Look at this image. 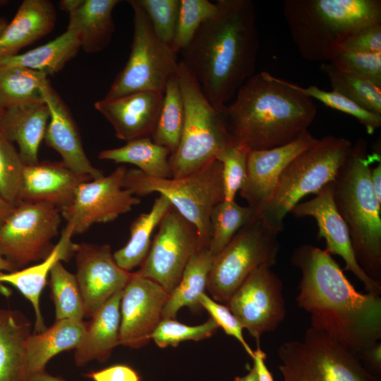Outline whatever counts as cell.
I'll return each mask as SVG.
<instances>
[{"label":"cell","mask_w":381,"mask_h":381,"mask_svg":"<svg viewBox=\"0 0 381 381\" xmlns=\"http://www.w3.org/2000/svg\"><path fill=\"white\" fill-rule=\"evenodd\" d=\"M14 205L6 201L0 194V227L14 208Z\"/></svg>","instance_id":"db71d44e"},{"label":"cell","mask_w":381,"mask_h":381,"mask_svg":"<svg viewBox=\"0 0 381 381\" xmlns=\"http://www.w3.org/2000/svg\"><path fill=\"white\" fill-rule=\"evenodd\" d=\"M122 291L111 297L86 322L84 339L75 349L74 361L83 367L92 361L105 363L120 344V303Z\"/></svg>","instance_id":"484cf974"},{"label":"cell","mask_w":381,"mask_h":381,"mask_svg":"<svg viewBox=\"0 0 381 381\" xmlns=\"http://www.w3.org/2000/svg\"><path fill=\"white\" fill-rule=\"evenodd\" d=\"M31 326L20 311L0 308V381H25Z\"/></svg>","instance_id":"83f0119b"},{"label":"cell","mask_w":381,"mask_h":381,"mask_svg":"<svg viewBox=\"0 0 381 381\" xmlns=\"http://www.w3.org/2000/svg\"><path fill=\"white\" fill-rule=\"evenodd\" d=\"M198 300L201 308H203L209 313L210 318L215 321L218 327H221L227 335L235 338L251 358L253 350L244 339L243 334V328L228 307L214 301L205 293L201 294Z\"/></svg>","instance_id":"bcb514c9"},{"label":"cell","mask_w":381,"mask_h":381,"mask_svg":"<svg viewBox=\"0 0 381 381\" xmlns=\"http://www.w3.org/2000/svg\"><path fill=\"white\" fill-rule=\"evenodd\" d=\"M86 322L56 320L40 333H32L26 344L27 375L45 370L47 363L58 353L77 349L82 343Z\"/></svg>","instance_id":"f1b7e54d"},{"label":"cell","mask_w":381,"mask_h":381,"mask_svg":"<svg viewBox=\"0 0 381 381\" xmlns=\"http://www.w3.org/2000/svg\"><path fill=\"white\" fill-rule=\"evenodd\" d=\"M219 111L232 144L249 152L286 145L308 131L317 106L290 82L262 71Z\"/></svg>","instance_id":"3957f363"},{"label":"cell","mask_w":381,"mask_h":381,"mask_svg":"<svg viewBox=\"0 0 381 381\" xmlns=\"http://www.w3.org/2000/svg\"><path fill=\"white\" fill-rule=\"evenodd\" d=\"M352 147L344 138L330 135L318 139L286 166L273 198L258 216L278 235L284 229L285 217L303 198L316 195L334 180Z\"/></svg>","instance_id":"8992f818"},{"label":"cell","mask_w":381,"mask_h":381,"mask_svg":"<svg viewBox=\"0 0 381 381\" xmlns=\"http://www.w3.org/2000/svg\"><path fill=\"white\" fill-rule=\"evenodd\" d=\"M283 284L262 266L253 271L225 303L257 345L262 334L277 329L286 315Z\"/></svg>","instance_id":"9a60e30c"},{"label":"cell","mask_w":381,"mask_h":381,"mask_svg":"<svg viewBox=\"0 0 381 381\" xmlns=\"http://www.w3.org/2000/svg\"><path fill=\"white\" fill-rule=\"evenodd\" d=\"M128 2L133 11L131 50L106 98L141 91L164 92L167 82L178 71L177 54L157 37L137 0Z\"/></svg>","instance_id":"8fae6325"},{"label":"cell","mask_w":381,"mask_h":381,"mask_svg":"<svg viewBox=\"0 0 381 381\" xmlns=\"http://www.w3.org/2000/svg\"><path fill=\"white\" fill-rule=\"evenodd\" d=\"M279 248L277 234L255 215L214 256L206 289L212 298L226 303L253 271L276 264Z\"/></svg>","instance_id":"30bf717a"},{"label":"cell","mask_w":381,"mask_h":381,"mask_svg":"<svg viewBox=\"0 0 381 381\" xmlns=\"http://www.w3.org/2000/svg\"><path fill=\"white\" fill-rule=\"evenodd\" d=\"M235 381H258V376L255 368H250L249 372L244 376H237L234 379Z\"/></svg>","instance_id":"11a10c76"},{"label":"cell","mask_w":381,"mask_h":381,"mask_svg":"<svg viewBox=\"0 0 381 381\" xmlns=\"http://www.w3.org/2000/svg\"><path fill=\"white\" fill-rule=\"evenodd\" d=\"M213 258L208 247L202 248L190 258L179 284L169 294L162 310V319H174L184 306L192 310L201 308L198 298L207 289Z\"/></svg>","instance_id":"4dcf8cb0"},{"label":"cell","mask_w":381,"mask_h":381,"mask_svg":"<svg viewBox=\"0 0 381 381\" xmlns=\"http://www.w3.org/2000/svg\"><path fill=\"white\" fill-rule=\"evenodd\" d=\"M123 188L137 197L158 193L165 196L197 229L202 243L209 247L210 217L213 207L224 200L222 166L214 159L181 178L157 179L138 169H126Z\"/></svg>","instance_id":"ba28073f"},{"label":"cell","mask_w":381,"mask_h":381,"mask_svg":"<svg viewBox=\"0 0 381 381\" xmlns=\"http://www.w3.org/2000/svg\"><path fill=\"white\" fill-rule=\"evenodd\" d=\"M4 111V109L0 106V117L1 116Z\"/></svg>","instance_id":"680465c9"},{"label":"cell","mask_w":381,"mask_h":381,"mask_svg":"<svg viewBox=\"0 0 381 381\" xmlns=\"http://www.w3.org/2000/svg\"><path fill=\"white\" fill-rule=\"evenodd\" d=\"M60 210L54 205L23 200L0 227V256L15 269L45 259L52 251L58 234Z\"/></svg>","instance_id":"7c38bea8"},{"label":"cell","mask_w":381,"mask_h":381,"mask_svg":"<svg viewBox=\"0 0 381 381\" xmlns=\"http://www.w3.org/2000/svg\"><path fill=\"white\" fill-rule=\"evenodd\" d=\"M217 11V3L209 0H180V8L173 42V50L178 54L186 48L206 20Z\"/></svg>","instance_id":"f35d334b"},{"label":"cell","mask_w":381,"mask_h":381,"mask_svg":"<svg viewBox=\"0 0 381 381\" xmlns=\"http://www.w3.org/2000/svg\"><path fill=\"white\" fill-rule=\"evenodd\" d=\"M25 381H66L59 376H54L48 373L46 370L29 373L26 375Z\"/></svg>","instance_id":"f5cc1de1"},{"label":"cell","mask_w":381,"mask_h":381,"mask_svg":"<svg viewBox=\"0 0 381 381\" xmlns=\"http://www.w3.org/2000/svg\"><path fill=\"white\" fill-rule=\"evenodd\" d=\"M92 381H141L138 372L130 365L115 364L85 374Z\"/></svg>","instance_id":"c3c4849f"},{"label":"cell","mask_w":381,"mask_h":381,"mask_svg":"<svg viewBox=\"0 0 381 381\" xmlns=\"http://www.w3.org/2000/svg\"><path fill=\"white\" fill-rule=\"evenodd\" d=\"M16 270L15 267L6 260L0 256V272L3 271L12 272Z\"/></svg>","instance_id":"9f6ffc18"},{"label":"cell","mask_w":381,"mask_h":381,"mask_svg":"<svg viewBox=\"0 0 381 381\" xmlns=\"http://www.w3.org/2000/svg\"><path fill=\"white\" fill-rule=\"evenodd\" d=\"M74 256L85 317L91 318L111 297L123 290L133 272L117 265L108 244L75 243Z\"/></svg>","instance_id":"2e32d148"},{"label":"cell","mask_w":381,"mask_h":381,"mask_svg":"<svg viewBox=\"0 0 381 381\" xmlns=\"http://www.w3.org/2000/svg\"><path fill=\"white\" fill-rule=\"evenodd\" d=\"M290 84L293 88L305 96L314 98L327 107L354 117L365 127L370 135L381 126V114L365 109L337 92L325 91L313 85L303 87L291 82Z\"/></svg>","instance_id":"ab89813d"},{"label":"cell","mask_w":381,"mask_h":381,"mask_svg":"<svg viewBox=\"0 0 381 381\" xmlns=\"http://www.w3.org/2000/svg\"><path fill=\"white\" fill-rule=\"evenodd\" d=\"M370 180L374 191L380 202H381V161L370 171Z\"/></svg>","instance_id":"816d5d0a"},{"label":"cell","mask_w":381,"mask_h":381,"mask_svg":"<svg viewBox=\"0 0 381 381\" xmlns=\"http://www.w3.org/2000/svg\"><path fill=\"white\" fill-rule=\"evenodd\" d=\"M291 263L301 272L298 306L311 327L335 339L355 356L381 339L380 294L358 291L332 255L310 244L296 248Z\"/></svg>","instance_id":"6da1fadb"},{"label":"cell","mask_w":381,"mask_h":381,"mask_svg":"<svg viewBox=\"0 0 381 381\" xmlns=\"http://www.w3.org/2000/svg\"><path fill=\"white\" fill-rule=\"evenodd\" d=\"M291 213L296 217H313L318 226V238L325 240L324 250L340 256L345 262L344 270L363 283L366 292L380 294L381 283L370 278L356 260L347 226L334 202L331 183L311 200L298 202Z\"/></svg>","instance_id":"d6986e66"},{"label":"cell","mask_w":381,"mask_h":381,"mask_svg":"<svg viewBox=\"0 0 381 381\" xmlns=\"http://www.w3.org/2000/svg\"><path fill=\"white\" fill-rule=\"evenodd\" d=\"M219 328L210 318L205 322L191 326L179 322L175 319H162L151 335L160 348L176 346L184 341H200L212 337Z\"/></svg>","instance_id":"b9f144b4"},{"label":"cell","mask_w":381,"mask_h":381,"mask_svg":"<svg viewBox=\"0 0 381 381\" xmlns=\"http://www.w3.org/2000/svg\"><path fill=\"white\" fill-rule=\"evenodd\" d=\"M49 276L56 320H83V303L75 274L68 271L61 262H58Z\"/></svg>","instance_id":"74e56055"},{"label":"cell","mask_w":381,"mask_h":381,"mask_svg":"<svg viewBox=\"0 0 381 381\" xmlns=\"http://www.w3.org/2000/svg\"><path fill=\"white\" fill-rule=\"evenodd\" d=\"M158 226L145 259L135 272L157 282L170 294L190 258L208 246L202 243L196 228L173 207Z\"/></svg>","instance_id":"4fadbf2b"},{"label":"cell","mask_w":381,"mask_h":381,"mask_svg":"<svg viewBox=\"0 0 381 381\" xmlns=\"http://www.w3.org/2000/svg\"><path fill=\"white\" fill-rule=\"evenodd\" d=\"M283 13L306 61L328 63L356 30L381 22L380 0H285Z\"/></svg>","instance_id":"5b68a950"},{"label":"cell","mask_w":381,"mask_h":381,"mask_svg":"<svg viewBox=\"0 0 381 381\" xmlns=\"http://www.w3.org/2000/svg\"><path fill=\"white\" fill-rule=\"evenodd\" d=\"M124 166L108 176L80 184L71 202L60 212L73 235L87 231L93 224L116 219L140 202L139 197L123 188Z\"/></svg>","instance_id":"5bb4252c"},{"label":"cell","mask_w":381,"mask_h":381,"mask_svg":"<svg viewBox=\"0 0 381 381\" xmlns=\"http://www.w3.org/2000/svg\"><path fill=\"white\" fill-rule=\"evenodd\" d=\"M216 3V14L201 25L181 52V61L209 102L221 111L255 74L259 40L253 1Z\"/></svg>","instance_id":"7a4b0ae2"},{"label":"cell","mask_w":381,"mask_h":381,"mask_svg":"<svg viewBox=\"0 0 381 381\" xmlns=\"http://www.w3.org/2000/svg\"><path fill=\"white\" fill-rule=\"evenodd\" d=\"M6 25V23L3 20H0V35L5 28Z\"/></svg>","instance_id":"6f0895ef"},{"label":"cell","mask_w":381,"mask_h":381,"mask_svg":"<svg viewBox=\"0 0 381 381\" xmlns=\"http://www.w3.org/2000/svg\"><path fill=\"white\" fill-rule=\"evenodd\" d=\"M267 355L262 350L260 344L257 345L251 358L253 361V367L255 369L258 381H274L272 373L266 365Z\"/></svg>","instance_id":"f907efd6"},{"label":"cell","mask_w":381,"mask_h":381,"mask_svg":"<svg viewBox=\"0 0 381 381\" xmlns=\"http://www.w3.org/2000/svg\"><path fill=\"white\" fill-rule=\"evenodd\" d=\"M318 140L307 131L286 145L249 152L245 181L239 191L255 215H258L273 198L280 176L286 166L314 145Z\"/></svg>","instance_id":"ac0fdd59"},{"label":"cell","mask_w":381,"mask_h":381,"mask_svg":"<svg viewBox=\"0 0 381 381\" xmlns=\"http://www.w3.org/2000/svg\"><path fill=\"white\" fill-rule=\"evenodd\" d=\"M42 92L49 111L44 138L46 145L55 150L61 156L62 162L72 171L92 179L103 176L102 171L95 167L87 158L71 112L49 80Z\"/></svg>","instance_id":"44dd1931"},{"label":"cell","mask_w":381,"mask_h":381,"mask_svg":"<svg viewBox=\"0 0 381 381\" xmlns=\"http://www.w3.org/2000/svg\"><path fill=\"white\" fill-rule=\"evenodd\" d=\"M329 63L339 71L363 78L381 87V53L341 51Z\"/></svg>","instance_id":"f6af8a7d"},{"label":"cell","mask_w":381,"mask_h":381,"mask_svg":"<svg viewBox=\"0 0 381 381\" xmlns=\"http://www.w3.org/2000/svg\"><path fill=\"white\" fill-rule=\"evenodd\" d=\"M183 119V102L176 73L165 87L159 114L151 136L153 142L173 154L180 142Z\"/></svg>","instance_id":"e575fe53"},{"label":"cell","mask_w":381,"mask_h":381,"mask_svg":"<svg viewBox=\"0 0 381 381\" xmlns=\"http://www.w3.org/2000/svg\"><path fill=\"white\" fill-rule=\"evenodd\" d=\"M163 96L161 92H136L104 97L95 103V108L111 123L116 137L128 142L152 135Z\"/></svg>","instance_id":"ffe728a7"},{"label":"cell","mask_w":381,"mask_h":381,"mask_svg":"<svg viewBox=\"0 0 381 381\" xmlns=\"http://www.w3.org/2000/svg\"><path fill=\"white\" fill-rule=\"evenodd\" d=\"M341 51L381 53V22L362 27L343 43Z\"/></svg>","instance_id":"7dc6e473"},{"label":"cell","mask_w":381,"mask_h":381,"mask_svg":"<svg viewBox=\"0 0 381 381\" xmlns=\"http://www.w3.org/2000/svg\"><path fill=\"white\" fill-rule=\"evenodd\" d=\"M118 0H64L61 8L68 13V28L75 32L88 53L104 49L114 31L112 12Z\"/></svg>","instance_id":"d4e9b609"},{"label":"cell","mask_w":381,"mask_h":381,"mask_svg":"<svg viewBox=\"0 0 381 381\" xmlns=\"http://www.w3.org/2000/svg\"><path fill=\"white\" fill-rule=\"evenodd\" d=\"M368 155L360 140L331 182L334 202L344 221L356 260L365 273L381 283V202L370 180V164L380 161Z\"/></svg>","instance_id":"277c9868"},{"label":"cell","mask_w":381,"mask_h":381,"mask_svg":"<svg viewBox=\"0 0 381 381\" xmlns=\"http://www.w3.org/2000/svg\"><path fill=\"white\" fill-rule=\"evenodd\" d=\"M25 166L13 143L0 130V194L14 206L20 202Z\"/></svg>","instance_id":"60d3db41"},{"label":"cell","mask_w":381,"mask_h":381,"mask_svg":"<svg viewBox=\"0 0 381 381\" xmlns=\"http://www.w3.org/2000/svg\"><path fill=\"white\" fill-rule=\"evenodd\" d=\"M177 78L184 107L180 142L169 161L172 178L202 168L232 144L221 113L209 102L198 84L179 61Z\"/></svg>","instance_id":"52a82bcc"},{"label":"cell","mask_w":381,"mask_h":381,"mask_svg":"<svg viewBox=\"0 0 381 381\" xmlns=\"http://www.w3.org/2000/svg\"><path fill=\"white\" fill-rule=\"evenodd\" d=\"M49 120V111L44 100L4 109L0 117L1 131L11 143H16L25 166L39 162V147L44 138Z\"/></svg>","instance_id":"603a6c76"},{"label":"cell","mask_w":381,"mask_h":381,"mask_svg":"<svg viewBox=\"0 0 381 381\" xmlns=\"http://www.w3.org/2000/svg\"><path fill=\"white\" fill-rule=\"evenodd\" d=\"M81 48L78 35L67 29L48 43L26 52L0 58V68L21 66L47 76L59 72Z\"/></svg>","instance_id":"f546056e"},{"label":"cell","mask_w":381,"mask_h":381,"mask_svg":"<svg viewBox=\"0 0 381 381\" xmlns=\"http://www.w3.org/2000/svg\"><path fill=\"white\" fill-rule=\"evenodd\" d=\"M278 356L283 381H379L352 352L311 327L302 340L283 343Z\"/></svg>","instance_id":"9c48e42d"},{"label":"cell","mask_w":381,"mask_h":381,"mask_svg":"<svg viewBox=\"0 0 381 381\" xmlns=\"http://www.w3.org/2000/svg\"><path fill=\"white\" fill-rule=\"evenodd\" d=\"M73 236L72 229L66 225L52 253L40 263L12 272H0V282L13 286L32 305L35 313L33 333L42 332L47 328L40 310V295L55 264L67 262L74 255L75 243L72 241Z\"/></svg>","instance_id":"cb8c5ba5"},{"label":"cell","mask_w":381,"mask_h":381,"mask_svg":"<svg viewBox=\"0 0 381 381\" xmlns=\"http://www.w3.org/2000/svg\"><path fill=\"white\" fill-rule=\"evenodd\" d=\"M249 151L245 147L231 144L216 156L222 166V182L224 200H234L236 193L241 188L247 171Z\"/></svg>","instance_id":"ee69618b"},{"label":"cell","mask_w":381,"mask_h":381,"mask_svg":"<svg viewBox=\"0 0 381 381\" xmlns=\"http://www.w3.org/2000/svg\"><path fill=\"white\" fill-rule=\"evenodd\" d=\"M157 36L172 49L175 37L180 0H137Z\"/></svg>","instance_id":"7bdbcfd3"},{"label":"cell","mask_w":381,"mask_h":381,"mask_svg":"<svg viewBox=\"0 0 381 381\" xmlns=\"http://www.w3.org/2000/svg\"><path fill=\"white\" fill-rule=\"evenodd\" d=\"M171 207L169 200L159 195L155 198L151 210L140 214L133 222L128 243L113 253L114 260L119 267L130 272L141 265L150 250L151 236L155 229Z\"/></svg>","instance_id":"1f68e13d"},{"label":"cell","mask_w":381,"mask_h":381,"mask_svg":"<svg viewBox=\"0 0 381 381\" xmlns=\"http://www.w3.org/2000/svg\"><path fill=\"white\" fill-rule=\"evenodd\" d=\"M169 150L153 142L151 137L138 138L122 147L101 151L100 159L128 163L138 167L145 175L157 179L172 178Z\"/></svg>","instance_id":"d6a6232c"},{"label":"cell","mask_w":381,"mask_h":381,"mask_svg":"<svg viewBox=\"0 0 381 381\" xmlns=\"http://www.w3.org/2000/svg\"><path fill=\"white\" fill-rule=\"evenodd\" d=\"M320 71L329 78L332 90L361 107L381 114V87L357 75L335 68L330 63H322Z\"/></svg>","instance_id":"8d00e7d4"},{"label":"cell","mask_w":381,"mask_h":381,"mask_svg":"<svg viewBox=\"0 0 381 381\" xmlns=\"http://www.w3.org/2000/svg\"><path fill=\"white\" fill-rule=\"evenodd\" d=\"M169 296L157 282L133 272L121 298L120 344L131 349L147 345L162 320Z\"/></svg>","instance_id":"e0dca14e"},{"label":"cell","mask_w":381,"mask_h":381,"mask_svg":"<svg viewBox=\"0 0 381 381\" xmlns=\"http://www.w3.org/2000/svg\"><path fill=\"white\" fill-rule=\"evenodd\" d=\"M255 216L248 206H241L235 200H223L212 209L210 217L209 249L214 256L220 253L234 235Z\"/></svg>","instance_id":"d590c367"},{"label":"cell","mask_w":381,"mask_h":381,"mask_svg":"<svg viewBox=\"0 0 381 381\" xmlns=\"http://www.w3.org/2000/svg\"><path fill=\"white\" fill-rule=\"evenodd\" d=\"M47 81L46 75L28 68H0V106L6 109L43 100L42 88Z\"/></svg>","instance_id":"836d02e7"},{"label":"cell","mask_w":381,"mask_h":381,"mask_svg":"<svg viewBox=\"0 0 381 381\" xmlns=\"http://www.w3.org/2000/svg\"><path fill=\"white\" fill-rule=\"evenodd\" d=\"M90 180V176L72 171L62 162H38L25 166L20 202H45L61 211L71 202L78 186Z\"/></svg>","instance_id":"7402d4cb"},{"label":"cell","mask_w":381,"mask_h":381,"mask_svg":"<svg viewBox=\"0 0 381 381\" xmlns=\"http://www.w3.org/2000/svg\"><path fill=\"white\" fill-rule=\"evenodd\" d=\"M363 366L372 375L378 377L381 373V343L377 342L370 348L356 355Z\"/></svg>","instance_id":"681fc988"},{"label":"cell","mask_w":381,"mask_h":381,"mask_svg":"<svg viewBox=\"0 0 381 381\" xmlns=\"http://www.w3.org/2000/svg\"><path fill=\"white\" fill-rule=\"evenodd\" d=\"M56 11L49 1L25 0L0 35V58L18 54L24 47L49 33Z\"/></svg>","instance_id":"4316f807"}]
</instances>
